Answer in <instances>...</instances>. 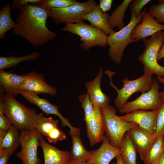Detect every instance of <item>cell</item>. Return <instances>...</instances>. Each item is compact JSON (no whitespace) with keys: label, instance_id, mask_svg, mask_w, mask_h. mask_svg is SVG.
Segmentation results:
<instances>
[{"label":"cell","instance_id":"cell-1","mask_svg":"<svg viewBox=\"0 0 164 164\" xmlns=\"http://www.w3.org/2000/svg\"><path fill=\"white\" fill-rule=\"evenodd\" d=\"M50 9L42 4L27 3L20 10L13 33L25 39L34 46L44 44L53 39L56 34L46 26Z\"/></svg>","mask_w":164,"mask_h":164},{"label":"cell","instance_id":"cell-2","mask_svg":"<svg viewBox=\"0 0 164 164\" xmlns=\"http://www.w3.org/2000/svg\"><path fill=\"white\" fill-rule=\"evenodd\" d=\"M4 114L12 125L21 131L35 128L43 117L42 113L20 103L15 96L7 94L4 102Z\"/></svg>","mask_w":164,"mask_h":164},{"label":"cell","instance_id":"cell-3","mask_svg":"<svg viewBox=\"0 0 164 164\" xmlns=\"http://www.w3.org/2000/svg\"><path fill=\"white\" fill-rule=\"evenodd\" d=\"M142 40L145 50L138 59L144 66V74L150 76L155 74L164 77V67L159 65L157 60L158 53L164 42V32H158L150 38Z\"/></svg>","mask_w":164,"mask_h":164},{"label":"cell","instance_id":"cell-4","mask_svg":"<svg viewBox=\"0 0 164 164\" xmlns=\"http://www.w3.org/2000/svg\"><path fill=\"white\" fill-rule=\"evenodd\" d=\"M143 13L142 11L137 17L131 15L130 20L127 25L118 31L108 36L107 44L109 46L108 55L115 63L118 64L121 62L124 51L128 45L137 42L132 39L131 34L134 27L142 22Z\"/></svg>","mask_w":164,"mask_h":164},{"label":"cell","instance_id":"cell-5","mask_svg":"<svg viewBox=\"0 0 164 164\" xmlns=\"http://www.w3.org/2000/svg\"><path fill=\"white\" fill-rule=\"evenodd\" d=\"M101 110L104 132L108 137L110 144L119 148L121 142L125 133L130 129L138 125L121 119L117 115V111L114 108L110 105L101 109Z\"/></svg>","mask_w":164,"mask_h":164},{"label":"cell","instance_id":"cell-6","mask_svg":"<svg viewBox=\"0 0 164 164\" xmlns=\"http://www.w3.org/2000/svg\"><path fill=\"white\" fill-rule=\"evenodd\" d=\"M62 30L79 36L80 41L83 42L80 46L85 50H88L91 48L96 46L105 48L107 45L108 35L101 30L84 22L66 24Z\"/></svg>","mask_w":164,"mask_h":164},{"label":"cell","instance_id":"cell-7","mask_svg":"<svg viewBox=\"0 0 164 164\" xmlns=\"http://www.w3.org/2000/svg\"><path fill=\"white\" fill-rule=\"evenodd\" d=\"M105 73L109 77L110 85L117 91V97L114 100V102L116 108L120 109L127 102L129 97L135 93L140 92H146L151 89L152 83V75L144 74L142 76L135 80H128L125 78L121 80L123 85L121 88L118 89L113 84L111 80L112 76L115 73L107 70Z\"/></svg>","mask_w":164,"mask_h":164},{"label":"cell","instance_id":"cell-8","mask_svg":"<svg viewBox=\"0 0 164 164\" xmlns=\"http://www.w3.org/2000/svg\"><path fill=\"white\" fill-rule=\"evenodd\" d=\"M94 0H89L84 2L78 3L68 7L50 9V17L55 23H76L84 22L83 17L91 12L97 5Z\"/></svg>","mask_w":164,"mask_h":164},{"label":"cell","instance_id":"cell-9","mask_svg":"<svg viewBox=\"0 0 164 164\" xmlns=\"http://www.w3.org/2000/svg\"><path fill=\"white\" fill-rule=\"evenodd\" d=\"M159 88L158 80L153 78L150 90L142 93L134 100L127 101L119 110V112L127 114L138 110H157L162 103L159 95Z\"/></svg>","mask_w":164,"mask_h":164},{"label":"cell","instance_id":"cell-10","mask_svg":"<svg viewBox=\"0 0 164 164\" xmlns=\"http://www.w3.org/2000/svg\"><path fill=\"white\" fill-rule=\"evenodd\" d=\"M42 135L35 128L21 131L20 145L21 150L16 153L22 164H40L37 156V149Z\"/></svg>","mask_w":164,"mask_h":164},{"label":"cell","instance_id":"cell-11","mask_svg":"<svg viewBox=\"0 0 164 164\" xmlns=\"http://www.w3.org/2000/svg\"><path fill=\"white\" fill-rule=\"evenodd\" d=\"M18 92L29 103L38 107L46 115L52 114L57 116L61 121L62 126H67L69 128V134L72 133L80 134V129L71 125L68 119L64 117L60 112L57 106L52 104L46 98L39 97L37 94L34 92L22 90H19Z\"/></svg>","mask_w":164,"mask_h":164},{"label":"cell","instance_id":"cell-12","mask_svg":"<svg viewBox=\"0 0 164 164\" xmlns=\"http://www.w3.org/2000/svg\"><path fill=\"white\" fill-rule=\"evenodd\" d=\"M146 9V8H145L142 11L141 22L134 27L131 34L132 39L137 42L151 36L158 32L164 30V25L158 22Z\"/></svg>","mask_w":164,"mask_h":164},{"label":"cell","instance_id":"cell-13","mask_svg":"<svg viewBox=\"0 0 164 164\" xmlns=\"http://www.w3.org/2000/svg\"><path fill=\"white\" fill-rule=\"evenodd\" d=\"M26 75L25 81L18 87L19 90L31 91L37 94H46L52 96L56 94V89L47 84L43 74L33 71Z\"/></svg>","mask_w":164,"mask_h":164},{"label":"cell","instance_id":"cell-14","mask_svg":"<svg viewBox=\"0 0 164 164\" xmlns=\"http://www.w3.org/2000/svg\"><path fill=\"white\" fill-rule=\"evenodd\" d=\"M157 110H138L119 117L125 121L137 124L153 135L156 129Z\"/></svg>","mask_w":164,"mask_h":164},{"label":"cell","instance_id":"cell-15","mask_svg":"<svg viewBox=\"0 0 164 164\" xmlns=\"http://www.w3.org/2000/svg\"><path fill=\"white\" fill-rule=\"evenodd\" d=\"M93 112L86 125L87 136L90 145L93 146L102 140L104 128L101 109L95 103H92Z\"/></svg>","mask_w":164,"mask_h":164},{"label":"cell","instance_id":"cell-16","mask_svg":"<svg viewBox=\"0 0 164 164\" xmlns=\"http://www.w3.org/2000/svg\"><path fill=\"white\" fill-rule=\"evenodd\" d=\"M102 140V144L97 149L91 150V156L87 162V164H109L113 159L120 154V149L110 144L108 136L104 135Z\"/></svg>","mask_w":164,"mask_h":164},{"label":"cell","instance_id":"cell-17","mask_svg":"<svg viewBox=\"0 0 164 164\" xmlns=\"http://www.w3.org/2000/svg\"><path fill=\"white\" fill-rule=\"evenodd\" d=\"M128 135L141 160L152 144L155 140L149 132L139 126L132 128L126 132Z\"/></svg>","mask_w":164,"mask_h":164},{"label":"cell","instance_id":"cell-18","mask_svg":"<svg viewBox=\"0 0 164 164\" xmlns=\"http://www.w3.org/2000/svg\"><path fill=\"white\" fill-rule=\"evenodd\" d=\"M58 120L51 117L42 118L35 126L39 133L46 138L49 142L56 144L61 141L65 137V133L58 127Z\"/></svg>","mask_w":164,"mask_h":164},{"label":"cell","instance_id":"cell-19","mask_svg":"<svg viewBox=\"0 0 164 164\" xmlns=\"http://www.w3.org/2000/svg\"><path fill=\"white\" fill-rule=\"evenodd\" d=\"M102 69L100 70L95 78L91 81L86 82L85 86L92 103L97 104L101 109L109 105L110 98L107 95L102 91L101 84L103 76Z\"/></svg>","mask_w":164,"mask_h":164},{"label":"cell","instance_id":"cell-20","mask_svg":"<svg viewBox=\"0 0 164 164\" xmlns=\"http://www.w3.org/2000/svg\"><path fill=\"white\" fill-rule=\"evenodd\" d=\"M42 149L44 164H67L70 160V152L62 151L47 143L42 136L39 140Z\"/></svg>","mask_w":164,"mask_h":164},{"label":"cell","instance_id":"cell-21","mask_svg":"<svg viewBox=\"0 0 164 164\" xmlns=\"http://www.w3.org/2000/svg\"><path fill=\"white\" fill-rule=\"evenodd\" d=\"M26 79V74L18 75L11 71L0 70V87L7 94L14 96L19 94L18 87Z\"/></svg>","mask_w":164,"mask_h":164},{"label":"cell","instance_id":"cell-22","mask_svg":"<svg viewBox=\"0 0 164 164\" xmlns=\"http://www.w3.org/2000/svg\"><path fill=\"white\" fill-rule=\"evenodd\" d=\"M110 15L108 13L103 12L97 5L91 12L84 15L83 18L84 20L89 21L93 26L109 35L115 32L108 23Z\"/></svg>","mask_w":164,"mask_h":164},{"label":"cell","instance_id":"cell-23","mask_svg":"<svg viewBox=\"0 0 164 164\" xmlns=\"http://www.w3.org/2000/svg\"><path fill=\"white\" fill-rule=\"evenodd\" d=\"M69 135L72 141V147L70 152V161L78 164L87 163L91 156V151H88L86 149L80 137V134L72 133Z\"/></svg>","mask_w":164,"mask_h":164},{"label":"cell","instance_id":"cell-24","mask_svg":"<svg viewBox=\"0 0 164 164\" xmlns=\"http://www.w3.org/2000/svg\"><path fill=\"white\" fill-rule=\"evenodd\" d=\"M119 148L124 164H137V151L126 132L121 140Z\"/></svg>","mask_w":164,"mask_h":164},{"label":"cell","instance_id":"cell-25","mask_svg":"<svg viewBox=\"0 0 164 164\" xmlns=\"http://www.w3.org/2000/svg\"><path fill=\"white\" fill-rule=\"evenodd\" d=\"M17 128L12 125L4 138L0 143V150H5L12 155L20 145V133Z\"/></svg>","mask_w":164,"mask_h":164},{"label":"cell","instance_id":"cell-26","mask_svg":"<svg viewBox=\"0 0 164 164\" xmlns=\"http://www.w3.org/2000/svg\"><path fill=\"white\" fill-rule=\"evenodd\" d=\"M132 0H124L118 6L110 15L108 22L110 26L112 29L117 27L120 30L125 26L124 22L125 14L128 5Z\"/></svg>","mask_w":164,"mask_h":164},{"label":"cell","instance_id":"cell-27","mask_svg":"<svg viewBox=\"0 0 164 164\" xmlns=\"http://www.w3.org/2000/svg\"><path fill=\"white\" fill-rule=\"evenodd\" d=\"M11 9L10 4L8 3L0 10V39H4L7 32L14 29L16 25L11 16Z\"/></svg>","mask_w":164,"mask_h":164},{"label":"cell","instance_id":"cell-28","mask_svg":"<svg viewBox=\"0 0 164 164\" xmlns=\"http://www.w3.org/2000/svg\"><path fill=\"white\" fill-rule=\"evenodd\" d=\"M39 56L40 54L38 52L34 51L29 54L19 57L14 56H1L0 57V70L15 67L23 61L35 60Z\"/></svg>","mask_w":164,"mask_h":164},{"label":"cell","instance_id":"cell-29","mask_svg":"<svg viewBox=\"0 0 164 164\" xmlns=\"http://www.w3.org/2000/svg\"><path fill=\"white\" fill-rule=\"evenodd\" d=\"M163 136L159 137L150 147L142 160L144 164H151L164 152Z\"/></svg>","mask_w":164,"mask_h":164},{"label":"cell","instance_id":"cell-30","mask_svg":"<svg viewBox=\"0 0 164 164\" xmlns=\"http://www.w3.org/2000/svg\"><path fill=\"white\" fill-rule=\"evenodd\" d=\"M78 99L84 112V120L86 125L89 123L93 112V105L87 93L80 95Z\"/></svg>","mask_w":164,"mask_h":164},{"label":"cell","instance_id":"cell-31","mask_svg":"<svg viewBox=\"0 0 164 164\" xmlns=\"http://www.w3.org/2000/svg\"><path fill=\"white\" fill-rule=\"evenodd\" d=\"M164 134V103L157 110L156 127L155 132L153 135L156 140Z\"/></svg>","mask_w":164,"mask_h":164},{"label":"cell","instance_id":"cell-32","mask_svg":"<svg viewBox=\"0 0 164 164\" xmlns=\"http://www.w3.org/2000/svg\"><path fill=\"white\" fill-rule=\"evenodd\" d=\"M78 2L74 0H43L42 5L47 9L65 8L76 5Z\"/></svg>","mask_w":164,"mask_h":164},{"label":"cell","instance_id":"cell-33","mask_svg":"<svg viewBox=\"0 0 164 164\" xmlns=\"http://www.w3.org/2000/svg\"><path fill=\"white\" fill-rule=\"evenodd\" d=\"M158 4L151 5L149 12L159 23H164V0H159Z\"/></svg>","mask_w":164,"mask_h":164},{"label":"cell","instance_id":"cell-34","mask_svg":"<svg viewBox=\"0 0 164 164\" xmlns=\"http://www.w3.org/2000/svg\"><path fill=\"white\" fill-rule=\"evenodd\" d=\"M151 0H133L129 5L131 15L137 17L141 14V10L146 5L151 2Z\"/></svg>","mask_w":164,"mask_h":164},{"label":"cell","instance_id":"cell-35","mask_svg":"<svg viewBox=\"0 0 164 164\" xmlns=\"http://www.w3.org/2000/svg\"><path fill=\"white\" fill-rule=\"evenodd\" d=\"M43 1V0H13L11 8L12 9L16 8L20 10L26 4H42Z\"/></svg>","mask_w":164,"mask_h":164},{"label":"cell","instance_id":"cell-36","mask_svg":"<svg viewBox=\"0 0 164 164\" xmlns=\"http://www.w3.org/2000/svg\"><path fill=\"white\" fill-rule=\"evenodd\" d=\"M12 125L4 114H0V130L7 132Z\"/></svg>","mask_w":164,"mask_h":164},{"label":"cell","instance_id":"cell-37","mask_svg":"<svg viewBox=\"0 0 164 164\" xmlns=\"http://www.w3.org/2000/svg\"><path fill=\"white\" fill-rule=\"evenodd\" d=\"M99 5L103 12H106L111 10L113 0H99Z\"/></svg>","mask_w":164,"mask_h":164},{"label":"cell","instance_id":"cell-38","mask_svg":"<svg viewBox=\"0 0 164 164\" xmlns=\"http://www.w3.org/2000/svg\"><path fill=\"white\" fill-rule=\"evenodd\" d=\"M11 155L8 151L0 150V164H7Z\"/></svg>","mask_w":164,"mask_h":164},{"label":"cell","instance_id":"cell-39","mask_svg":"<svg viewBox=\"0 0 164 164\" xmlns=\"http://www.w3.org/2000/svg\"><path fill=\"white\" fill-rule=\"evenodd\" d=\"M163 58H164V42L162 47L158 53L157 57V61H158Z\"/></svg>","mask_w":164,"mask_h":164},{"label":"cell","instance_id":"cell-40","mask_svg":"<svg viewBox=\"0 0 164 164\" xmlns=\"http://www.w3.org/2000/svg\"><path fill=\"white\" fill-rule=\"evenodd\" d=\"M151 164H164V152L158 159Z\"/></svg>","mask_w":164,"mask_h":164},{"label":"cell","instance_id":"cell-41","mask_svg":"<svg viewBox=\"0 0 164 164\" xmlns=\"http://www.w3.org/2000/svg\"><path fill=\"white\" fill-rule=\"evenodd\" d=\"M115 158L116 160L115 164H124L120 154L117 155Z\"/></svg>","mask_w":164,"mask_h":164},{"label":"cell","instance_id":"cell-42","mask_svg":"<svg viewBox=\"0 0 164 164\" xmlns=\"http://www.w3.org/2000/svg\"><path fill=\"white\" fill-rule=\"evenodd\" d=\"M7 132L0 130V143H1L3 140Z\"/></svg>","mask_w":164,"mask_h":164},{"label":"cell","instance_id":"cell-43","mask_svg":"<svg viewBox=\"0 0 164 164\" xmlns=\"http://www.w3.org/2000/svg\"><path fill=\"white\" fill-rule=\"evenodd\" d=\"M157 80L159 81L164 84V77L161 76H157Z\"/></svg>","mask_w":164,"mask_h":164},{"label":"cell","instance_id":"cell-44","mask_svg":"<svg viewBox=\"0 0 164 164\" xmlns=\"http://www.w3.org/2000/svg\"><path fill=\"white\" fill-rule=\"evenodd\" d=\"M159 95L162 101L164 103V91L160 92Z\"/></svg>","mask_w":164,"mask_h":164},{"label":"cell","instance_id":"cell-45","mask_svg":"<svg viewBox=\"0 0 164 164\" xmlns=\"http://www.w3.org/2000/svg\"><path fill=\"white\" fill-rule=\"evenodd\" d=\"M67 164H78L75 163L70 160V161L67 163ZM83 164H87V163H86Z\"/></svg>","mask_w":164,"mask_h":164},{"label":"cell","instance_id":"cell-46","mask_svg":"<svg viewBox=\"0 0 164 164\" xmlns=\"http://www.w3.org/2000/svg\"><path fill=\"white\" fill-rule=\"evenodd\" d=\"M163 143L164 147V134L163 135Z\"/></svg>","mask_w":164,"mask_h":164},{"label":"cell","instance_id":"cell-47","mask_svg":"<svg viewBox=\"0 0 164 164\" xmlns=\"http://www.w3.org/2000/svg\"><path fill=\"white\" fill-rule=\"evenodd\" d=\"M111 164H115V163H114V162H112Z\"/></svg>","mask_w":164,"mask_h":164}]
</instances>
